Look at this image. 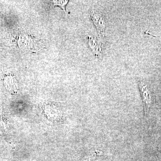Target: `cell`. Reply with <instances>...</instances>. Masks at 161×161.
Wrapping results in <instances>:
<instances>
[{
  "label": "cell",
  "mask_w": 161,
  "mask_h": 161,
  "mask_svg": "<svg viewBox=\"0 0 161 161\" xmlns=\"http://www.w3.org/2000/svg\"><path fill=\"white\" fill-rule=\"evenodd\" d=\"M52 2L53 6H59L65 12V6L68 3L69 1H53Z\"/></svg>",
  "instance_id": "3957f363"
},
{
  "label": "cell",
  "mask_w": 161,
  "mask_h": 161,
  "mask_svg": "<svg viewBox=\"0 0 161 161\" xmlns=\"http://www.w3.org/2000/svg\"><path fill=\"white\" fill-rule=\"evenodd\" d=\"M141 96L143 102L145 115L148 114L152 104V97L148 86L143 81L138 83Z\"/></svg>",
  "instance_id": "6da1fadb"
},
{
  "label": "cell",
  "mask_w": 161,
  "mask_h": 161,
  "mask_svg": "<svg viewBox=\"0 0 161 161\" xmlns=\"http://www.w3.org/2000/svg\"><path fill=\"white\" fill-rule=\"evenodd\" d=\"M91 17L100 36H104L106 29L105 20L100 13L96 12L94 9L91 11Z\"/></svg>",
  "instance_id": "7a4b0ae2"
}]
</instances>
